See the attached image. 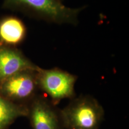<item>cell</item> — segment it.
<instances>
[{
	"label": "cell",
	"mask_w": 129,
	"mask_h": 129,
	"mask_svg": "<svg viewBox=\"0 0 129 129\" xmlns=\"http://www.w3.org/2000/svg\"><path fill=\"white\" fill-rule=\"evenodd\" d=\"M61 1H62V0H61Z\"/></svg>",
	"instance_id": "obj_9"
},
{
	"label": "cell",
	"mask_w": 129,
	"mask_h": 129,
	"mask_svg": "<svg viewBox=\"0 0 129 129\" xmlns=\"http://www.w3.org/2000/svg\"><path fill=\"white\" fill-rule=\"evenodd\" d=\"M3 7L49 23L75 26L79 14L86 6L68 7L61 0H4Z\"/></svg>",
	"instance_id": "obj_1"
},
{
	"label": "cell",
	"mask_w": 129,
	"mask_h": 129,
	"mask_svg": "<svg viewBox=\"0 0 129 129\" xmlns=\"http://www.w3.org/2000/svg\"><path fill=\"white\" fill-rule=\"evenodd\" d=\"M60 123L66 129H99L104 119V109L89 95L72 99L59 114Z\"/></svg>",
	"instance_id": "obj_2"
},
{
	"label": "cell",
	"mask_w": 129,
	"mask_h": 129,
	"mask_svg": "<svg viewBox=\"0 0 129 129\" xmlns=\"http://www.w3.org/2000/svg\"><path fill=\"white\" fill-rule=\"evenodd\" d=\"M26 27L21 19L14 16L0 19V46L16 47L24 41Z\"/></svg>",
	"instance_id": "obj_7"
},
{
	"label": "cell",
	"mask_w": 129,
	"mask_h": 129,
	"mask_svg": "<svg viewBox=\"0 0 129 129\" xmlns=\"http://www.w3.org/2000/svg\"><path fill=\"white\" fill-rule=\"evenodd\" d=\"M38 68L19 72L0 83V94L15 104L28 105L39 90L37 79Z\"/></svg>",
	"instance_id": "obj_4"
},
{
	"label": "cell",
	"mask_w": 129,
	"mask_h": 129,
	"mask_svg": "<svg viewBox=\"0 0 129 129\" xmlns=\"http://www.w3.org/2000/svg\"><path fill=\"white\" fill-rule=\"evenodd\" d=\"M54 106L46 98L37 96L28 104V115L33 129H60V119Z\"/></svg>",
	"instance_id": "obj_5"
},
{
	"label": "cell",
	"mask_w": 129,
	"mask_h": 129,
	"mask_svg": "<svg viewBox=\"0 0 129 129\" xmlns=\"http://www.w3.org/2000/svg\"><path fill=\"white\" fill-rule=\"evenodd\" d=\"M37 79L38 89L50 98L53 105L64 99L75 98L77 77L74 74L57 68L43 69L38 67Z\"/></svg>",
	"instance_id": "obj_3"
},
{
	"label": "cell",
	"mask_w": 129,
	"mask_h": 129,
	"mask_svg": "<svg viewBox=\"0 0 129 129\" xmlns=\"http://www.w3.org/2000/svg\"><path fill=\"white\" fill-rule=\"evenodd\" d=\"M38 68L17 47L0 46V83L19 72Z\"/></svg>",
	"instance_id": "obj_6"
},
{
	"label": "cell",
	"mask_w": 129,
	"mask_h": 129,
	"mask_svg": "<svg viewBox=\"0 0 129 129\" xmlns=\"http://www.w3.org/2000/svg\"><path fill=\"white\" fill-rule=\"evenodd\" d=\"M28 105L17 104L0 94V129H6L20 117H28Z\"/></svg>",
	"instance_id": "obj_8"
}]
</instances>
